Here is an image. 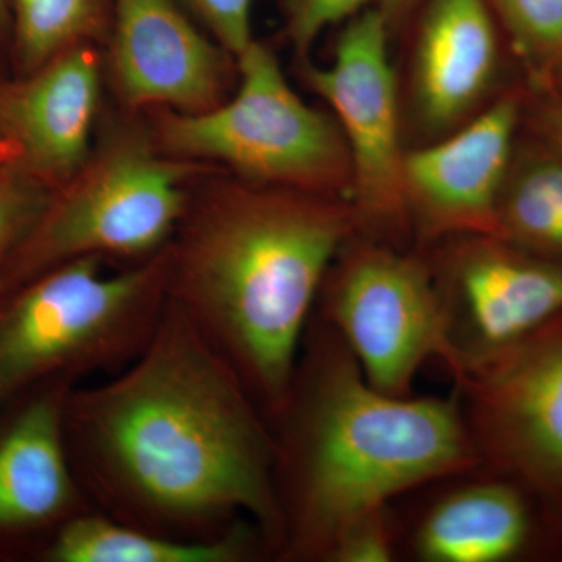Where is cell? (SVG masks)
I'll list each match as a JSON object with an SVG mask.
<instances>
[{
	"label": "cell",
	"instance_id": "26",
	"mask_svg": "<svg viewBox=\"0 0 562 562\" xmlns=\"http://www.w3.org/2000/svg\"><path fill=\"white\" fill-rule=\"evenodd\" d=\"M547 81H552L554 87L562 92V61L558 63L557 66L552 70H550L549 76L546 77Z\"/></svg>",
	"mask_w": 562,
	"mask_h": 562
},
{
	"label": "cell",
	"instance_id": "17",
	"mask_svg": "<svg viewBox=\"0 0 562 562\" xmlns=\"http://www.w3.org/2000/svg\"><path fill=\"white\" fill-rule=\"evenodd\" d=\"M41 557L47 562H243L269 552L261 531L249 520L220 538L192 541L88 509L52 532Z\"/></svg>",
	"mask_w": 562,
	"mask_h": 562
},
{
	"label": "cell",
	"instance_id": "21",
	"mask_svg": "<svg viewBox=\"0 0 562 562\" xmlns=\"http://www.w3.org/2000/svg\"><path fill=\"white\" fill-rule=\"evenodd\" d=\"M413 0H290L288 33L299 54H305L325 29L369 9L382 11L387 21L398 16Z\"/></svg>",
	"mask_w": 562,
	"mask_h": 562
},
{
	"label": "cell",
	"instance_id": "4",
	"mask_svg": "<svg viewBox=\"0 0 562 562\" xmlns=\"http://www.w3.org/2000/svg\"><path fill=\"white\" fill-rule=\"evenodd\" d=\"M102 261L63 262L0 299V405L128 364L150 341L169 302L168 247L127 271Z\"/></svg>",
	"mask_w": 562,
	"mask_h": 562
},
{
	"label": "cell",
	"instance_id": "15",
	"mask_svg": "<svg viewBox=\"0 0 562 562\" xmlns=\"http://www.w3.org/2000/svg\"><path fill=\"white\" fill-rule=\"evenodd\" d=\"M72 386H41L0 422V547L52 535L88 512L66 438L65 406Z\"/></svg>",
	"mask_w": 562,
	"mask_h": 562
},
{
	"label": "cell",
	"instance_id": "12",
	"mask_svg": "<svg viewBox=\"0 0 562 562\" xmlns=\"http://www.w3.org/2000/svg\"><path fill=\"white\" fill-rule=\"evenodd\" d=\"M520 114V99L505 95L449 139L403 155L406 214L425 236L497 235Z\"/></svg>",
	"mask_w": 562,
	"mask_h": 562
},
{
	"label": "cell",
	"instance_id": "8",
	"mask_svg": "<svg viewBox=\"0 0 562 562\" xmlns=\"http://www.w3.org/2000/svg\"><path fill=\"white\" fill-rule=\"evenodd\" d=\"M450 376L480 464L562 514V316Z\"/></svg>",
	"mask_w": 562,
	"mask_h": 562
},
{
	"label": "cell",
	"instance_id": "2",
	"mask_svg": "<svg viewBox=\"0 0 562 562\" xmlns=\"http://www.w3.org/2000/svg\"><path fill=\"white\" fill-rule=\"evenodd\" d=\"M276 439V560L325 562L351 524L432 480L480 464L457 395L375 390L342 339L312 317Z\"/></svg>",
	"mask_w": 562,
	"mask_h": 562
},
{
	"label": "cell",
	"instance_id": "27",
	"mask_svg": "<svg viewBox=\"0 0 562 562\" xmlns=\"http://www.w3.org/2000/svg\"><path fill=\"white\" fill-rule=\"evenodd\" d=\"M9 0H0V32L5 31L7 25H9Z\"/></svg>",
	"mask_w": 562,
	"mask_h": 562
},
{
	"label": "cell",
	"instance_id": "23",
	"mask_svg": "<svg viewBox=\"0 0 562 562\" xmlns=\"http://www.w3.org/2000/svg\"><path fill=\"white\" fill-rule=\"evenodd\" d=\"M213 32L217 44L238 58L254 43L251 5L254 0H188Z\"/></svg>",
	"mask_w": 562,
	"mask_h": 562
},
{
	"label": "cell",
	"instance_id": "18",
	"mask_svg": "<svg viewBox=\"0 0 562 562\" xmlns=\"http://www.w3.org/2000/svg\"><path fill=\"white\" fill-rule=\"evenodd\" d=\"M495 225V236L562 261V150L554 144L513 160Z\"/></svg>",
	"mask_w": 562,
	"mask_h": 562
},
{
	"label": "cell",
	"instance_id": "6",
	"mask_svg": "<svg viewBox=\"0 0 562 562\" xmlns=\"http://www.w3.org/2000/svg\"><path fill=\"white\" fill-rule=\"evenodd\" d=\"M238 92L201 113L166 111L157 147L184 161H217L250 183L310 192L349 187L346 139L295 94L276 55L254 43L239 55Z\"/></svg>",
	"mask_w": 562,
	"mask_h": 562
},
{
	"label": "cell",
	"instance_id": "14",
	"mask_svg": "<svg viewBox=\"0 0 562 562\" xmlns=\"http://www.w3.org/2000/svg\"><path fill=\"white\" fill-rule=\"evenodd\" d=\"M111 72L132 106L201 113L221 103L225 55L172 0H114Z\"/></svg>",
	"mask_w": 562,
	"mask_h": 562
},
{
	"label": "cell",
	"instance_id": "7",
	"mask_svg": "<svg viewBox=\"0 0 562 562\" xmlns=\"http://www.w3.org/2000/svg\"><path fill=\"white\" fill-rule=\"evenodd\" d=\"M313 316L384 394L413 395L425 362L449 364L435 273L416 255L351 236L328 269Z\"/></svg>",
	"mask_w": 562,
	"mask_h": 562
},
{
	"label": "cell",
	"instance_id": "20",
	"mask_svg": "<svg viewBox=\"0 0 562 562\" xmlns=\"http://www.w3.org/2000/svg\"><path fill=\"white\" fill-rule=\"evenodd\" d=\"M517 49L546 80L562 61V0H494Z\"/></svg>",
	"mask_w": 562,
	"mask_h": 562
},
{
	"label": "cell",
	"instance_id": "25",
	"mask_svg": "<svg viewBox=\"0 0 562 562\" xmlns=\"http://www.w3.org/2000/svg\"><path fill=\"white\" fill-rule=\"evenodd\" d=\"M543 125L549 133L552 144L562 150V92L552 102H549L542 114Z\"/></svg>",
	"mask_w": 562,
	"mask_h": 562
},
{
	"label": "cell",
	"instance_id": "10",
	"mask_svg": "<svg viewBox=\"0 0 562 562\" xmlns=\"http://www.w3.org/2000/svg\"><path fill=\"white\" fill-rule=\"evenodd\" d=\"M435 271L452 375L562 316V261L494 235L450 236Z\"/></svg>",
	"mask_w": 562,
	"mask_h": 562
},
{
	"label": "cell",
	"instance_id": "22",
	"mask_svg": "<svg viewBox=\"0 0 562 562\" xmlns=\"http://www.w3.org/2000/svg\"><path fill=\"white\" fill-rule=\"evenodd\" d=\"M392 561H397V538L391 506L351 524L325 558V562Z\"/></svg>",
	"mask_w": 562,
	"mask_h": 562
},
{
	"label": "cell",
	"instance_id": "13",
	"mask_svg": "<svg viewBox=\"0 0 562 562\" xmlns=\"http://www.w3.org/2000/svg\"><path fill=\"white\" fill-rule=\"evenodd\" d=\"M101 68L87 43L0 87V151L18 171L58 190L90 157Z\"/></svg>",
	"mask_w": 562,
	"mask_h": 562
},
{
	"label": "cell",
	"instance_id": "1",
	"mask_svg": "<svg viewBox=\"0 0 562 562\" xmlns=\"http://www.w3.org/2000/svg\"><path fill=\"white\" fill-rule=\"evenodd\" d=\"M65 425L81 486L109 516L192 541L249 520L279 553L271 424L171 299L135 360L70 387Z\"/></svg>",
	"mask_w": 562,
	"mask_h": 562
},
{
	"label": "cell",
	"instance_id": "19",
	"mask_svg": "<svg viewBox=\"0 0 562 562\" xmlns=\"http://www.w3.org/2000/svg\"><path fill=\"white\" fill-rule=\"evenodd\" d=\"M11 11L25 74L85 44L99 25V0H11Z\"/></svg>",
	"mask_w": 562,
	"mask_h": 562
},
{
	"label": "cell",
	"instance_id": "3",
	"mask_svg": "<svg viewBox=\"0 0 562 562\" xmlns=\"http://www.w3.org/2000/svg\"><path fill=\"white\" fill-rule=\"evenodd\" d=\"M357 211L319 192L222 184L168 246L169 299L271 420L290 392L328 269Z\"/></svg>",
	"mask_w": 562,
	"mask_h": 562
},
{
	"label": "cell",
	"instance_id": "24",
	"mask_svg": "<svg viewBox=\"0 0 562 562\" xmlns=\"http://www.w3.org/2000/svg\"><path fill=\"white\" fill-rule=\"evenodd\" d=\"M40 209H33L27 198L10 181L0 179V269Z\"/></svg>",
	"mask_w": 562,
	"mask_h": 562
},
{
	"label": "cell",
	"instance_id": "9",
	"mask_svg": "<svg viewBox=\"0 0 562 562\" xmlns=\"http://www.w3.org/2000/svg\"><path fill=\"white\" fill-rule=\"evenodd\" d=\"M391 505L397 561L562 562V514L527 484L475 464Z\"/></svg>",
	"mask_w": 562,
	"mask_h": 562
},
{
	"label": "cell",
	"instance_id": "16",
	"mask_svg": "<svg viewBox=\"0 0 562 562\" xmlns=\"http://www.w3.org/2000/svg\"><path fill=\"white\" fill-rule=\"evenodd\" d=\"M497 36L486 0H430L414 55L413 88L420 120L442 131L490 90Z\"/></svg>",
	"mask_w": 562,
	"mask_h": 562
},
{
	"label": "cell",
	"instance_id": "5",
	"mask_svg": "<svg viewBox=\"0 0 562 562\" xmlns=\"http://www.w3.org/2000/svg\"><path fill=\"white\" fill-rule=\"evenodd\" d=\"M177 160L136 135L110 140L43 203L0 269V299L63 262L87 257H155L187 214Z\"/></svg>",
	"mask_w": 562,
	"mask_h": 562
},
{
	"label": "cell",
	"instance_id": "11",
	"mask_svg": "<svg viewBox=\"0 0 562 562\" xmlns=\"http://www.w3.org/2000/svg\"><path fill=\"white\" fill-rule=\"evenodd\" d=\"M387 18L369 9L350 18L325 68L306 80L338 116L350 158L358 221L397 224L406 217L398 133L397 81L387 52Z\"/></svg>",
	"mask_w": 562,
	"mask_h": 562
}]
</instances>
